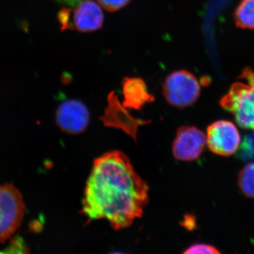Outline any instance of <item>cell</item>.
<instances>
[{"label":"cell","mask_w":254,"mask_h":254,"mask_svg":"<svg viewBox=\"0 0 254 254\" xmlns=\"http://www.w3.org/2000/svg\"><path fill=\"white\" fill-rule=\"evenodd\" d=\"M25 204L19 190L10 184L0 185V243L9 238L22 222Z\"/></svg>","instance_id":"obj_4"},{"label":"cell","mask_w":254,"mask_h":254,"mask_svg":"<svg viewBox=\"0 0 254 254\" xmlns=\"http://www.w3.org/2000/svg\"><path fill=\"white\" fill-rule=\"evenodd\" d=\"M57 124L63 131L70 134H77L86 129L90 121V114L86 105L76 100H68L58 107Z\"/></svg>","instance_id":"obj_8"},{"label":"cell","mask_w":254,"mask_h":254,"mask_svg":"<svg viewBox=\"0 0 254 254\" xmlns=\"http://www.w3.org/2000/svg\"><path fill=\"white\" fill-rule=\"evenodd\" d=\"M97 1L103 9L110 12H115L129 4L131 0H97Z\"/></svg>","instance_id":"obj_14"},{"label":"cell","mask_w":254,"mask_h":254,"mask_svg":"<svg viewBox=\"0 0 254 254\" xmlns=\"http://www.w3.org/2000/svg\"><path fill=\"white\" fill-rule=\"evenodd\" d=\"M240 142L238 129L231 122L218 120L207 128L206 143L215 154L230 156L236 153Z\"/></svg>","instance_id":"obj_6"},{"label":"cell","mask_w":254,"mask_h":254,"mask_svg":"<svg viewBox=\"0 0 254 254\" xmlns=\"http://www.w3.org/2000/svg\"><path fill=\"white\" fill-rule=\"evenodd\" d=\"M125 105L133 108H141L153 97L148 91L145 81L141 78L127 77L123 83Z\"/></svg>","instance_id":"obj_9"},{"label":"cell","mask_w":254,"mask_h":254,"mask_svg":"<svg viewBox=\"0 0 254 254\" xmlns=\"http://www.w3.org/2000/svg\"><path fill=\"white\" fill-rule=\"evenodd\" d=\"M74 9H62L58 14V20L62 31L76 29L83 33L98 31L103 26L104 14L99 5L91 0H86L76 5Z\"/></svg>","instance_id":"obj_5"},{"label":"cell","mask_w":254,"mask_h":254,"mask_svg":"<svg viewBox=\"0 0 254 254\" xmlns=\"http://www.w3.org/2000/svg\"><path fill=\"white\" fill-rule=\"evenodd\" d=\"M183 254H222L213 246L206 244H195L189 247Z\"/></svg>","instance_id":"obj_13"},{"label":"cell","mask_w":254,"mask_h":254,"mask_svg":"<svg viewBox=\"0 0 254 254\" xmlns=\"http://www.w3.org/2000/svg\"><path fill=\"white\" fill-rule=\"evenodd\" d=\"M122 254V253H113V254Z\"/></svg>","instance_id":"obj_16"},{"label":"cell","mask_w":254,"mask_h":254,"mask_svg":"<svg viewBox=\"0 0 254 254\" xmlns=\"http://www.w3.org/2000/svg\"><path fill=\"white\" fill-rule=\"evenodd\" d=\"M206 145V136L195 127L182 126L177 130L173 145L177 160L193 161L199 158Z\"/></svg>","instance_id":"obj_7"},{"label":"cell","mask_w":254,"mask_h":254,"mask_svg":"<svg viewBox=\"0 0 254 254\" xmlns=\"http://www.w3.org/2000/svg\"><path fill=\"white\" fill-rule=\"evenodd\" d=\"M148 186L129 159L118 150L95 159L87 180L82 212L91 220L105 219L115 230L130 226L143 214Z\"/></svg>","instance_id":"obj_1"},{"label":"cell","mask_w":254,"mask_h":254,"mask_svg":"<svg viewBox=\"0 0 254 254\" xmlns=\"http://www.w3.org/2000/svg\"><path fill=\"white\" fill-rule=\"evenodd\" d=\"M233 16L237 27L254 30V0H242Z\"/></svg>","instance_id":"obj_10"},{"label":"cell","mask_w":254,"mask_h":254,"mask_svg":"<svg viewBox=\"0 0 254 254\" xmlns=\"http://www.w3.org/2000/svg\"><path fill=\"white\" fill-rule=\"evenodd\" d=\"M240 78L247 83H232L226 95L220 99V105L235 117L239 126L254 130V71L250 67L244 68Z\"/></svg>","instance_id":"obj_2"},{"label":"cell","mask_w":254,"mask_h":254,"mask_svg":"<svg viewBox=\"0 0 254 254\" xmlns=\"http://www.w3.org/2000/svg\"><path fill=\"white\" fill-rule=\"evenodd\" d=\"M163 95L169 104L185 108L194 104L199 98V82L193 73L182 69L169 74L163 85Z\"/></svg>","instance_id":"obj_3"},{"label":"cell","mask_w":254,"mask_h":254,"mask_svg":"<svg viewBox=\"0 0 254 254\" xmlns=\"http://www.w3.org/2000/svg\"><path fill=\"white\" fill-rule=\"evenodd\" d=\"M0 254H28V250L24 241L21 237L14 239Z\"/></svg>","instance_id":"obj_12"},{"label":"cell","mask_w":254,"mask_h":254,"mask_svg":"<svg viewBox=\"0 0 254 254\" xmlns=\"http://www.w3.org/2000/svg\"><path fill=\"white\" fill-rule=\"evenodd\" d=\"M238 185L246 197L254 198V163L247 164L241 170Z\"/></svg>","instance_id":"obj_11"},{"label":"cell","mask_w":254,"mask_h":254,"mask_svg":"<svg viewBox=\"0 0 254 254\" xmlns=\"http://www.w3.org/2000/svg\"><path fill=\"white\" fill-rule=\"evenodd\" d=\"M58 2L62 3V4H68L70 6H76L78 3L81 2L86 0H56Z\"/></svg>","instance_id":"obj_15"}]
</instances>
